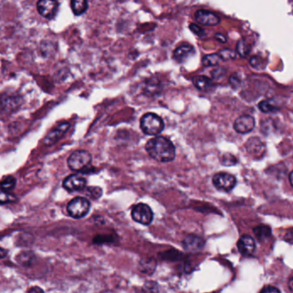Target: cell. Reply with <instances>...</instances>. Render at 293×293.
Here are the masks:
<instances>
[{
	"instance_id": "6da1fadb",
	"label": "cell",
	"mask_w": 293,
	"mask_h": 293,
	"mask_svg": "<svg viewBox=\"0 0 293 293\" xmlns=\"http://www.w3.org/2000/svg\"><path fill=\"white\" fill-rule=\"evenodd\" d=\"M146 151L151 158L160 163L173 161L176 156V149L169 138L155 136L146 142Z\"/></svg>"
},
{
	"instance_id": "7a4b0ae2",
	"label": "cell",
	"mask_w": 293,
	"mask_h": 293,
	"mask_svg": "<svg viewBox=\"0 0 293 293\" xmlns=\"http://www.w3.org/2000/svg\"><path fill=\"white\" fill-rule=\"evenodd\" d=\"M92 159V155L89 152L79 150L72 153L69 157L67 164L72 171L85 173L91 167Z\"/></svg>"
},
{
	"instance_id": "3957f363",
	"label": "cell",
	"mask_w": 293,
	"mask_h": 293,
	"mask_svg": "<svg viewBox=\"0 0 293 293\" xmlns=\"http://www.w3.org/2000/svg\"><path fill=\"white\" fill-rule=\"evenodd\" d=\"M141 128L143 132L150 136H157L160 134L165 127V123L162 118L153 113H146L140 122Z\"/></svg>"
},
{
	"instance_id": "277c9868",
	"label": "cell",
	"mask_w": 293,
	"mask_h": 293,
	"mask_svg": "<svg viewBox=\"0 0 293 293\" xmlns=\"http://www.w3.org/2000/svg\"><path fill=\"white\" fill-rule=\"evenodd\" d=\"M90 202L84 197H75L67 205L68 214L73 218L79 219L84 217L90 210Z\"/></svg>"
},
{
	"instance_id": "5b68a950",
	"label": "cell",
	"mask_w": 293,
	"mask_h": 293,
	"mask_svg": "<svg viewBox=\"0 0 293 293\" xmlns=\"http://www.w3.org/2000/svg\"><path fill=\"white\" fill-rule=\"evenodd\" d=\"M131 217L134 220L144 225H149L153 219V212L149 206L139 203L134 206L131 211Z\"/></svg>"
},
{
	"instance_id": "8992f818",
	"label": "cell",
	"mask_w": 293,
	"mask_h": 293,
	"mask_svg": "<svg viewBox=\"0 0 293 293\" xmlns=\"http://www.w3.org/2000/svg\"><path fill=\"white\" fill-rule=\"evenodd\" d=\"M213 183L215 185V188L219 190L229 192L234 188L237 180L234 175L225 172H220L214 175Z\"/></svg>"
},
{
	"instance_id": "52a82bcc",
	"label": "cell",
	"mask_w": 293,
	"mask_h": 293,
	"mask_svg": "<svg viewBox=\"0 0 293 293\" xmlns=\"http://www.w3.org/2000/svg\"><path fill=\"white\" fill-rule=\"evenodd\" d=\"M59 7L57 0H39L37 2V10L39 15L46 19H52L55 16Z\"/></svg>"
},
{
	"instance_id": "ba28073f",
	"label": "cell",
	"mask_w": 293,
	"mask_h": 293,
	"mask_svg": "<svg viewBox=\"0 0 293 293\" xmlns=\"http://www.w3.org/2000/svg\"><path fill=\"white\" fill-rule=\"evenodd\" d=\"M86 179L79 175H71L65 178L63 181V187L65 190L73 193V192L81 191L84 189L86 186Z\"/></svg>"
},
{
	"instance_id": "9c48e42d",
	"label": "cell",
	"mask_w": 293,
	"mask_h": 293,
	"mask_svg": "<svg viewBox=\"0 0 293 293\" xmlns=\"http://www.w3.org/2000/svg\"><path fill=\"white\" fill-rule=\"evenodd\" d=\"M195 19L202 26H216L220 23V18L211 11L198 10L195 14Z\"/></svg>"
},
{
	"instance_id": "30bf717a",
	"label": "cell",
	"mask_w": 293,
	"mask_h": 293,
	"mask_svg": "<svg viewBox=\"0 0 293 293\" xmlns=\"http://www.w3.org/2000/svg\"><path fill=\"white\" fill-rule=\"evenodd\" d=\"M255 124V119L252 116L244 115L235 121V131L238 133L251 132L254 129Z\"/></svg>"
},
{
	"instance_id": "8fae6325",
	"label": "cell",
	"mask_w": 293,
	"mask_h": 293,
	"mask_svg": "<svg viewBox=\"0 0 293 293\" xmlns=\"http://www.w3.org/2000/svg\"><path fill=\"white\" fill-rule=\"evenodd\" d=\"M183 247L186 251H189L191 253L199 252L204 247V241L202 237L198 236L189 235L186 237L185 239L183 242Z\"/></svg>"
},
{
	"instance_id": "7c38bea8",
	"label": "cell",
	"mask_w": 293,
	"mask_h": 293,
	"mask_svg": "<svg viewBox=\"0 0 293 293\" xmlns=\"http://www.w3.org/2000/svg\"><path fill=\"white\" fill-rule=\"evenodd\" d=\"M69 128H70V123L65 122V123L60 124L59 126H57L56 128L52 130L46 136V138H44V144L46 145H53L54 143H56L59 139L62 138L63 136L65 135V132L68 131Z\"/></svg>"
},
{
	"instance_id": "4fadbf2b",
	"label": "cell",
	"mask_w": 293,
	"mask_h": 293,
	"mask_svg": "<svg viewBox=\"0 0 293 293\" xmlns=\"http://www.w3.org/2000/svg\"><path fill=\"white\" fill-rule=\"evenodd\" d=\"M195 53L194 46L189 45V44H183V45L177 47L176 50L174 51L173 59H175L177 62L184 63L190 57H192Z\"/></svg>"
},
{
	"instance_id": "5bb4252c",
	"label": "cell",
	"mask_w": 293,
	"mask_h": 293,
	"mask_svg": "<svg viewBox=\"0 0 293 293\" xmlns=\"http://www.w3.org/2000/svg\"><path fill=\"white\" fill-rule=\"evenodd\" d=\"M238 249L239 252L244 255H250L252 254L256 250L254 238L249 235L242 236L238 242Z\"/></svg>"
},
{
	"instance_id": "9a60e30c",
	"label": "cell",
	"mask_w": 293,
	"mask_h": 293,
	"mask_svg": "<svg viewBox=\"0 0 293 293\" xmlns=\"http://www.w3.org/2000/svg\"><path fill=\"white\" fill-rule=\"evenodd\" d=\"M71 6L73 13L75 16H81L88 10V3L87 0H71Z\"/></svg>"
},
{
	"instance_id": "2e32d148",
	"label": "cell",
	"mask_w": 293,
	"mask_h": 293,
	"mask_svg": "<svg viewBox=\"0 0 293 293\" xmlns=\"http://www.w3.org/2000/svg\"><path fill=\"white\" fill-rule=\"evenodd\" d=\"M194 84L200 90L208 91V90L211 89V87L213 86V83H212L210 79L206 78V77L199 76L196 77L194 79Z\"/></svg>"
},
{
	"instance_id": "e0dca14e",
	"label": "cell",
	"mask_w": 293,
	"mask_h": 293,
	"mask_svg": "<svg viewBox=\"0 0 293 293\" xmlns=\"http://www.w3.org/2000/svg\"><path fill=\"white\" fill-rule=\"evenodd\" d=\"M16 184V178L12 176V175H10V176L3 178L2 181L0 182V188H2L4 191L10 192L15 188Z\"/></svg>"
},
{
	"instance_id": "ac0fdd59",
	"label": "cell",
	"mask_w": 293,
	"mask_h": 293,
	"mask_svg": "<svg viewBox=\"0 0 293 293\" xmlns=\"http://www.w3.org/2000/svg\"><path fill=\"white\" fill-rule=\"evenodd\" d=\"M254 233L256 237H257L258 240H264L270 236V228L266 226V225H260V226L255 228Z\"/></svg>"
},
{
	"instance_id": "d6986e66",
	"label": "cell",
	"mask_w": 293,
	"mask_h": 293,
	"mask_svg": "<svg viewBox=\"0 0 293 293\" xmlns=\"http://www.w3.org/2000/svg\"><path fill=\"white\" fill-rule=\"evenodd\" d=\"M221 59V57L220 56L219 53H213V54L206 55L202 59V63L205 66H214L218 65Z\"/></svg>"
},
{
	"instance_id": "ffe728a7",
	"label": "cell",
	"mask_w": 293,
	"mask_h": 293,
	"mask_svg": "<svg viewBox=\"0 0 293 293\" xmlns=\"http://www.w3.org/2000/svg\"><path fill=\"white\" fill-rule=\"evenodd\" d=\"M16 201V195L0 188V205L10 204Z\"/></svg>"
},
{
	"instance_id": "44dd1931",
	"label": "cell",
	"mask_w": 293,
	"mask_h": 293,
	"mask_svg": "<svg viewBox=\"0 0 293 293\" xmlns=\"http://www.w3.org/2000/svg\"><path fill=\"white\" fill-rule=\"evenodd\" d=\"M259 109L263 113L275 112L277 110V107L274 102L269 100H264L259 103Z\"/></svg>"
},
{
	"instance_id": "7402d4cb",
	"label": "cell",
	"mask_w": 293,
	"mask_h": 293,
	"mask_svg": "<svg viewBox=\"0 0 293 293\" xmlns=\"http://www.w3.org/2000/svg\"><path fill=\"white\" fill-rule=\"evenodd\" d=\"M86 195L92 200H97L102 195V189L99 187H88L86 189Z\"/></svg>"
},
{
	"instance_id": "603a6c76",
	"label": "cell",
	"mask_w": 293,
	"mask_h": 293,
	"mask_svg": "<svg viewBox=\"0 0 293 293\" xmlns=\"http://www.w3.org/2000/svg\"><path fill=\"white\" fill-rule=\"evenodd\" d=\"M237 51L242 57H245L250 53V47L244 40H240L237 45Z\"/></svg>"
},
{
	"instance_id": "cb8c5ba5",
	"label": "cell",
	"mask_w": 293,
	"mask_h": 293,
	"mask_svg": "<svg viewBox=\"0 0 293 293\" xmlns=\"http://www.w3.org/2000/svg\"><path fill=\"white\" fill-rule=\"evenodd\" d=\"M221 164L225 166H231L237 164V159L235 158L234 156L231 154H225L222 156Z\"/></svg>"
},
{
	"instance_id": "d4e9b609",
	"label": "cell",
	"mask_w": 293,
	"mask_h": 293,
	"mask_svg": "<svg viewBox=\"0 0 293 293\" xmlns=\"http://www.w3.org/2000/svg\"><path fill=\"white\" fill-rule=\"evenodd\" d=\"M24 256H26V253H23V254H19V255L17 256V261H18L19 263L25 265V266H26V265H30V264L32 263L33 254L28 253V254H27V259Z\"/></svg>"
},
{
	"instance_id": "484cf974",
	"label": "cell",
	"mask_w": 293,
	"mask_h": 293,
	"mask_svg": "<svg viewBox=\"0 0 293 293\" xmlns=\"http://www.w3.org/2000/svg\"><path fill=\"white\" fill-rule=\"evenodd\" d=\"M219 54H220V56L221 57L222 59H225V60L233 59L235 57L234 52L229 49L222 50L221 52L219 53Z\"/></svg>"
},
{
	"instance_id": "4316f807",
	"label": "cell",
	"mask_w": 293,
	"mask_h": 293,
	"mask_svg": "<svg viewBox=\"0 0 293 293\" xmlns=\"http://www.w3.org/2000/svg\"><path fill=\"white\" fill-rule=\"evenodd\" d=\"M189 29L192 31L193 33L197 35L198 37H202L205 36V31L202 30V29H201V28H200L198 25H196V24H194V23L190 24V25H189Z\"/></svg>"
},
{
	"instance_id": "83f0119b",
	"label": "cell",
	"mask_w": 293,
	"mask_h": 293,
	"mask_svg": "<svg viewBox=\"0 0 293 293\" xmlns=\"http://www.w3.org/2000/svg\"><path fill=\"white\" fill-rule=\"evenodd\" d=\"M280 291L274 287H267L260 291V293H280Z\"/></svg>"
},
{
	"instance_id": "f1b7e54d",
	"label": "cell",
	"mask_w": 293,
	"mask_h": 293,
	"mask_svg": "<svg viewBox=\"0 0 293 293\" xmlns=\"http://www.w3.org/2000/svg\"><path fill=\"white\" fill-rule=\"evenodd\" d=\"M215 37H216V39L219 40L220 42H226V38H225L224 35H221V34H216Z\"/></svg>"
},
{
	"instance_id": "f546056e",
	"label": "cell",
	"mask_w": 293,
	"mask_h": 293,
	"mask_svg": "<svg viewBox=\"0 0 293 293\" xmlns=\"http://www.w3.org/2000/svg\"><path fill=\"white\" fill-rule=\"evenodd\" d=\"M7 254H8V251L6 250H4V249L0 248V259L5 258L7 256Z\"/></svg>"
},
{
	"instance_id": "4dcf8cb0",
	"label": "cell",
	"mask_w": 293,
	"mask_h": 293,
	"mask_svg": "<svg viewBox=\"0 0 293 293\" xmlns=\"http://www.w3.org/2000/svg\"><path fill=\"white\" fill-rule=\"evenodd\" d=\"M29 292H30V293H35V292H43L42 289H40V288H39V287H34V288H31V289H30V290H29Z\"/></svg>"
},
{
	"instance_id": "1f68e13d",
	"label": "cell",
	"mask_w": 293,
	"mask_h": 293,
	"mask_svg": "<svg viewBox=\"0 0 293 293\" xmlns=\"http://www.w3.org/2000/svg\"><path fill=\"white\" fill-rule=\"evenodd\" d=\"M289 289H290L291 292L293 293V278H292L290 281H289Z\"/></svg>"
},
{
	"instance_id": "d6a6232c",
	"label": "cell",
	"mask_w": 293,
	"mask_h": 293,
	"mask_svg": "<svg viewBox=\"0 0 293 293\" xmlns=\"http://www.w3.org/2000/svg\"><path fill=\"white\" fill-rule=\"evenodd\" d=\"M289 181H290L291 185L293 187V170L291 172L290 175H289Z\"/></svg>"
}]
</instances>
